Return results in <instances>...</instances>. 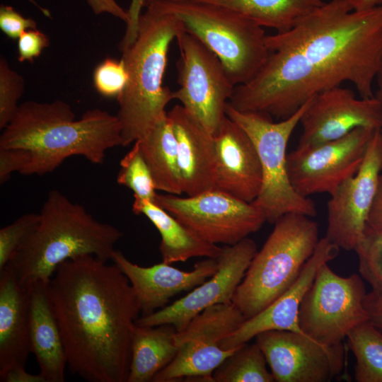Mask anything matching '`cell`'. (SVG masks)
<instances>
[{
  "label": "cell",
  "mask_w": 382,
  "mask_h": 382,
  "mask_svg": "<svg viewBox=\"0 0 382 382\" xmlns=\"http://www.w3.org/2000/svg\"><path fill=\"white\" fill-rule=\"evenodd\" d=\"M270 54L228 102L241 112L278 120L294 115L318 93L351 82L360 98L374 97L382 64V5L354 11L352 0H330L292 28L266 35Z\"/></svg>",
  "instance_id": "cell-1"
},
{
  "label": "cell",
  "mask_w": 382,
  "mask_h": 382,
  "mask_svg": "<svg viewBox=\"0 0 382 382\" xmlns=\"http://www.w3.org/2000/svg\"><path fill=\"white\" fill-rule=\"evenodd\" d=\"M107 262L91 255L68 260L48 291L71 373L89 382H127L141 308L127 277Z\"/></svg>",
  "instance_id": "cell-2"
},
{
  "label": "cell",
  "mask_w": 382,
  "mask_h": 382,
  "mask_svg": "<svg viewBox=\"0 0 382 382\" xmlns=\"http://www.w3.org/2000/svg\"><path fill=\"white\" fill-rule=\"evenodd\" d=\"M118 146L122 137L117 115L92 109L76 120L71 106L61 100L23 103L0 136V148L27 154L21 173L25 175L52 173L73 156L102 164L107 151Z\"/></svg>",
  "instance_id": "cell-3"
},
{
  "label": "cell",
  "mask_w": 382,
  "mask_h": 382,
  "mask_svg": "<svg viewBox=\"0 0 382 382\" xmlns=\"http://www.w3.org/2000/svg\"><path fill=\"white\" fill-rule=\"evenodd\" d=\"M39 214L37 227L5 267L25 288L48 284L60 264L76 257L111 260L122 237L117 228L97 220L57 190L49 192Z\"/></svg>",
  "instance_id": "cell-4"
},
{
  "label": "cell",
  "mask_w": 382,
  "mask_h": 382,
  "mask_svg": "<svg viewBox=\"0 0 382 382\" xmlns=\"http://www.w3.org/2000/svg\"><path fill=\"white\" fill-rule=\"evenodd\" d=\"M184 31L180 19L154 0L141 13L133 44L122 52L128 83L117 98L122 146L144 137L167 115L173 91L163 85L172 41Z\"/></svg>",
  "instance_id": "cell-5"
},
{
  "label": "cell",
  "mask_w": 382,
  "mask_h": 382,
  "mask_svg": "<svg viewBox=\"0 0 382 382\" xmlns=\"http://www.w3.org/2000/svg\"><path fill=\"white\" fill-rule=\"evenodd\" d=\"M311 218L288 213L274 222L232 299L246 319L260 313L289 288L313 254L320 239L318 224Z\"/></svg>",
  "instance_id": "cell-6"
},
{
  "label": "cell",
  "mask_w": 382,
  "mask_h": 382,
  "mask_svg": "<svg viewBox=\"0 0 382 382\" xmlns=\"http://www.w3.org/2000/svg\"><path fill=\"white\" fill-rule=\"evenodd\" d=\"M181 21L184 31L214 53L237 86L250 81L270 51L262 26L237 12L207 0H159Z\"/></svg>",
  "instance_id": "cell-7"
},
{
  "label": "cell",
  "mask_w": 382,
  "mask_h": 382,
  "mask_svg": "<svg viewBox=\"0 0 382 382\" xmlns=\"http://www.w3.org/2000/svg\"><path fill=\"white\" fill-rule=\"evenodd\" d=\"M315 97V96H314ZM313 98L289 117L274 122L270 116L258 112H241L228 103L226 116L250 137L257 150L262 169V185L252 202L271 224L288 213L314 217V202L300 195L293 187L287 171L286 146Z\"/></svg>",
  "instance_id": "cell-8"
},
{
  "label": "cell",
  "mask_w": 382,
  "mask_h": 382,
  "mask_svg": "<svg viewBox=\"0 0 382 382\" xmlns=\"http://www.w3.org/2000/svg\"><path fill=\"white\" fill-rule=\"evenodd\" d=\"M366 294L360 275L342 277L324 263L300 306L301 331L325 345L342 343L353 328L369 320Z\"/></svg>",
  "instance_id": "cell-9"
},
{
  "label": "cell",
  "mask_w": 382,
  "mask_h": 382,
  "mask_svg": "<svg viewBox=\"0 0 382 382\" xmlns=\"http://www.w3.org/2000/svg\"><path fill=\"white\" fill-rule=\"evenodd\" d=\"M175 40L180 53L176 64L179 88L173 91V100L215 135L227 117L236 86L218 57L198 39L183 31Z\"/></svg>",
  "instance_id": "cell-10"
},
{
  "label": "cell",
  "mask_w": 382,
  "mask_h": 382,
  "mask_svg": "<svg viewBox=\"0 0 382 382\" xmlns=\"http://www.w3.org/2000/svg\"><path fill=\"white\" fill-rule=\"evenodd\" d=\"M245 320L232 302L207 308L184 330L176 332L178 352L153 381L194 378L213 382L214 371L236 349H224L220 347L221 341L238 330Z\"/></svg>",
  "instance_id": "cell-11"
},
{
  "label": "cell",
  "mask_w": 382,
  "mask_h": 382,
  "mask_svg": "<svg viewBox=\"0 0 382 382\" xmlns=\"http://www.w3.org/2000/svg\"><path fill=\"white\" fill-rule=\"evenodd\" d=\"M155 202L200 238L216 245H234L267 221L253 203L215 189L185 197L157 194Z\"/></svg>",
  "instance_id": "cell-12"
},
{
  "label": "cell",
  "mask_w": 382,
  "mask_h": 382,
  "mask_svg": "<svg viewBox=\"0 0 382 382\" xmlns=\"http://www.w3.org/2000/svg\"><path fill=\"white\" fill-rule=\"evenodd\" d=\"M376 129L358 127L345 137L313 146L296 147L287 154L290 182L304 197L334 193L360 168Z\"/></svg>",
  "instance_id": "cell-13"
},
{
  "label": "cell",
  "mask_w": 382,
  "mask_h": 382,
  "mask_svg": "<svg viewBox=\"0 0 382 382\" xmlns=\"http://www.w3.org/2000/svg\"><path fill=\"white\" fill-rule=\"evenodd\" d=\"M277 382H329L344 366L343 344L325 345L301 332L270 330L255 337Z\"/></svg>",
  "instance_id": "cell-14"
},
{
  "label": "cell",
  "mask_w": 382,
  "mask_h": 382,
  "mask_svg": "<svg viewBox=\"0 0 382 382\" xmlns=\"http://www.w3.org/2000/svg\"><path fill=\"white\" fill-rule=\"evenodd\" d=\"M382 171V129H376L357 173L342 183L327 204L325 237L340 249L354 250L361 241Z\"/></svg>",
  "instance_id": "cell-15"
},
{
  "label": "cell",
  "mask_w": 382,
  "mask_h": 382,
  "mask_svg": "<svg viewBox=\"0 0 382 382\" xmlns=\"http://www.w3.org/2000/svg\"><path fill=\"white\" fill-rule=\"evenodd\" d=\"M257 252L255 242L248 238L234 245H225L216 257L217 271L179 300L154 313L138 318L139 326L170 324L177 332L207 308L231 303L235 291Z\"/></svg>",
  "instance_id": "cell-16"
},
{
  "label": "cell",
  "mask_w": 382,
  "mask_h": 382,
  "mask_svg": "<svg viewBox=\"0 0 382 382\" xmlns=\"http://www.w3.org/2000/svg\"><path fill=\"white\" fill-rule=\"evenodd\" d=\"M300 123L297 146H313L342 138L358 127L381 129L382 114L375 97L357 99L352 90L339 86L313 97Z\"/></svg>",
  "instance_id": "cell-17"
},
{
  "label": "cell",
  "mask_w": 382,
  "mask_h": 382,
  "mask_svg": "<svg viewBox=\"0 0 382 382\" xmlns=\"http://www.w3.org/2000/svg\"><path fill=\"white\" fill-rule=\"evenodd\" d=\"M340 250L325 237L320 238L313 254L291 286L263 311L246 319L238 330L223 339L220 347L224 349L237 348L266 330L301 332L298 323L301 302L320 267L336 258Z\"/></svg>",
  "instance_id": "cell-18"
},
{
  "label": "cell",
  "mask_w": 382,
  "mask_h": 382,
  "mask_svg": "<svg viewBox=\"0 0 382 382\" xmlns=\"http://www.w3.org/2000/svg\"><path fill=\"white\" fill-rule=\"evenodd\" d=\"M111 260L129 281L137 296L141 316L164 308L171 298L200 285L218 269L216 258L199 261L193 270L188 272L163 262L150 267L139 266L116 250Z\"/></svg>",
  "instance_id": "cell-19"
},
{
  "label": "cell",
  "mask_w": 382,
  "mask_h": 382,
  "mask_svg": "<svg viewBox=\"0 0 382 382\" xmlns=\"http://www.w3.org/2000/svg\"><path fill=\"white\" fill-rule=\"evenodd\" d=\"M214 137V189L252 203L262 185V169L257 150L247 133L226 117Z\"/></svg>",
  "instance_id": "cell-20"
},
{
  "label": "cell",
  "mask_w": 382,
  "mask_h": 382,
  "mask_svg": "<svg viewBox=\"0 0 382 382\" xmlns=\"http://www.w3.org/2000/svg\"><path fill=\"white\" fill-rule=\"evenodd\" d=\"M176 138L183 192L194 196L214 189V137L181 105L167 112Z\"/></svg>",
  "instance_id": "cell-21"
},
{
  "label": "cell",
  "mask_w": 382,
  "mask_h": 382,
  "mask_svg": "<svg viewBox=\"0 0 382 382\" xmlns=\"http://www.w3.org/2000/svg\"><path fill=\"white\" fill-rule=\"evenodd\" d=\"M30 352L28 289L4 267L0 271V378L25 367Z\"/></svg>",
  "instance_id": "cell-22"
},
{
  "label": "cell",
  "mask_w": 382,
  "mask_h": 382,
  "mask_svg": "<svg viewBox=\"0 0 382 382\" xmlns=\"http://www.w3.org/2000/svg\"><path fill=\"white\" fill-rule=\"evenodd\" d=\"M48 284L38 282L27 288L30 352L46 382H64L67 359Z\"/></svg>",
  "instance_id": "cell-23"
},
{
  "label": "cell",
  "mask_w": 382,
  "mask_h": 382,
  "mask_svg": "<svg viewBox=\"0 0 382 382\" xmlns=\"http://www.w3.org/2000/svg\"><path fill=\"white\" fill-rule=\"evenodd\" d=\"M132 212L144 215L159 232V250L165 263L197 257L216 258L221 252L222 248L200 238L155 202L134 197Z\"/></svg>",
  "instance_id": "cell-24"
},
{
  "label": "cell",
  "mask_w": 382,
  "mask_h": 382,
  "mask_svg": "<svg viewBox=\"0 0 382 382\" xmlns=\"http://www.w3.org/2000/svg\"><path fill=\"white\" fill-rule=\"evenodd\" d=\"M176 329L170 324L139 326L132 334V355L127 382L153 381L175 357Z\"/></svg>",
  "instance_id": "cell-25"
},
{
  "label": "cell",
  "mask_w": 382,
  "mask_h": 382,
  "mask_svg": "<svg viewBox=\"0 0 382 382\" xmlns=\"http://www.w3.org/2000/svg\"><path fill=\"white\" fill-rule=\"evenodd\" d=\"M138 141L156 190L180 195L176 138L168 115Z\"/></svg>",
  "instance_id": "cell-26"
},
{
  "label": "cell",
  "mask_w": 382,
  "mask_h": 382,
  "mask_svg": "<svg viewBox=\"0 0 382 382\" xmlns=\"http://www.w3.org/2000/svg\"><path fill=\"white\" fill-rule=\"evenodd\" d=\"M226 6L277 33L292 28L323 4L322 0H207Z\"/></svg>",
  "instance_id": "cell-27"
},
{
  "label": "cell",
  "mask_w": 382,
  "mask_h": 382,
  "mask_svg": "<svg viewBox=\"0 0 382 382\" xmlns=\"http://www.w3.org/2000/svg\"><path fill=\"white\" fill-rule=\"evenodd\" d=\"M346 339L356 359L355 380L382 382V332L368 320L353 328Z\"/></svg>",
  "instance_id": "cell-28"
},
{
  "label": "cell",
  "mask_w": 382,
  "mask_h": 382,
  "mask_svg": "<svg viewBox=\"0 0 382 382\" xmlns=\"http://www.w3.org/2000/svg\"><path fill=\"white\" fill-rule=\"evenodd\" d=\"M265 357L255 342L237 347L214 371L213 382H273Z\"/></svg>",
  "instance_id": "cell-29"
},
{
  "label": "cell",
  "mask_w": 382,
  "mask_h": 382,
  "mask_svg": "<svg viewBox=\"0 0 382 382\" xmlns=\"http://www.w3.org/2000/svg\"><path fill=\"white\" fill-rule=\"evenodd\" d=\"M120 165L117 183L130 189L135 198L155 202L158 193L138 141L134 143Z\"/></svg>",
  "instance_id": "cell-30"
},
{
  "label": "cell",
  "mask_w": 382,
  "mask_h": 382,
  "mask_svg": "<svg viewBox=\"0 0 382 382\" xmlns=\"http://www.w3.org/2000/svg\"><path fill=\"white\" fill-rule=\"evenodd\" d=\"M354 250L360 276L370 284L371 291L382 294V231L366 224Z\"/></svg>",
  "instance_id": "cell-31"
},
{
  "label": "cell",
  "mask_w": 382,
  "mask_h": 382,
  "mask_svg": "<svg viewBox=\"0 0 382 382\" xmlns=\"http://www.w3.org/2000/svg\"><path fill=\"white\" fill-rule=\"evenodd\" d=\"M25 88L23 77L14 71L6 58L0 57V129L11 121L19 106Z\"/></svg>",
  "instance_id": "cell-32"
},
{
  "label": "cell",
  "mask_w": 382,
  "mask_h": 382,
  "mask_svg": "<svg viewBox=\"0 0 382 382\" xmlns=\"http://www.w3.org/2000/svg\"><path fill=\"white\" fill-rule=\"evenodd\" d=\"M39 222V213H27L0 229V271L35 231Z\"/></svg>",
  "instance_id": "cell-33"
},
{
  "label": "cell",
  "mask_w": 382,
  "mask_h": 382,
  "mask_svg": "<svg viewBox=\"0 0 382 382\" xmlns=\"http://www.w3.org/2000/svg\"><path fill=\"white\" fill-rule=\"evenodd\" d=\"M128 72L122 58H106L95 68L93 83L97 92L106 98H117L128 83Z\"/></svg>",
  "instance_id": "cell-34"
},
{
  "label": "cell",
  "mask_w": 382,
  "mask_h": 382,
  "mask_svg": "<svg viewBox=\"0 0 382 382\" xmlns=\"http://www.w3.org/2000/svg\"><path fill=\"white\" fill-rule=\"evenodd\" d=\"M49 44V37L37 28L24 31L18 39V60L21 62H33Z\"/></svg>",
  "instance_id": "cell-35"
},
{
  "label": "cell",
  "mask_w": 382,
  "mask_h": 382,
  "mask_svg": "<svg viewBox=\"0 0 382 382\" xmlns=\"http://www.w3.org/2000/svg\"><path fill=\"white\" fill-rule=\"evenodd\" d=\"M37 28L35 21L23 17L10 6H0V29L9 38L18 39L25 30Z\"/></svg>",
  "instance_id": "cell-36"
},
{
  "label": "cell",
  "mask_w": 382,
  "mask_h": 382,
  "mask_svg": "<svg viewBox=\"0 0 382 382\" xmlns=\"http://www.w3.org/2000/svg\"><path fill=\"white\" fill-rule=\"evenodd\" d=\"M28 155L21 149L0 148V183L9 180L13 172L21 173L28 163Z\"/></svg>",
  "instance_id": "cell-37"
},
{
  "label": "cell",
  "mask_w": 382,
  "mask_h": 382,
  "mask_svg": "<svg viewBox=\"0 0 382 382\" xmlns=\"http://www.w3.org/2000/svg\"><path fill=\"white\" fill-rule=\"evenodd\" d=\"M154 0H131L128 8V20L124 36L120 43V50L122 52L131 46L137 38L139 18L142 9L146 8Z\"/></svg>",
  "instance_id": "cell-38"
},
{
  "label": "cell",
  "mask_w": 382,
  "mask_h": 382,
  "mask_svg": "<svg viewBox=\"0 0 382 382\" xmlns=\"http://www.w3.org/2000/svg\"><path fill=\"white\" fill-rule=\"evenodd\" d=\"M93 12L96 14L108 13L125 23L128 20L127 11L121 7L115 0H86Z\"/></svg>",
  "instance_id": "cell-39"
},
{
  "label": "cell",
  "mask_w": 382,
  "mask_h": 382,
  "mask_svg": "<svg viewBox=\"0 0 382 382\" xmlns=\"http://www.w3.org/2000/svg\"><path fill=\"white\" fill-rule=\"evenodd\" d=\"M364 304L369 322L382 332V294L371 291L366 294Z\"/></svg>",
  "instance_id": "cell-40"
},
{
  "label": "cell",
  "mask_w": 382,
  "mask_h": 382,
  "mask_svg": "<svg viewBox=\"0 0 382 382\" xmlns=\"http://www.w3.org/2000/svg\"><path fill=\"white\" fill-rule=\"evenodd\" d=\"M366 224L376 230L382 231V172L378 178L376 192Z\"/></svg>",
  "instance_id": "cell-41"
},
{
  "label": "cell",
  "mask_w": 382,
  "mask_h": 382,
  "mask_svg": "<svg viewBox=\"0 0 382 382\" xmlns=\"http://www.w3.org/2000/svg\"><path fill=\"white\" fill-rule=\"evenodd\" d=\"M1 382H46L40 374H32L25 370V367L13 368L8 371L3 377Z\"/></svg>",
  "instance_id": "cell-42"
},
{
  "label": "cell",
  "mask_w": 382,
  "mask_h": 382,
  "mask_svg": "<svg viewBox=\"0 0 382 382\" xmlns=\"http://www.w3.org/2000/svg\"><path fill=\"white\" fill-rule=\"evenodd\" d=\"M354 11H364L382 5V0H352Z\"/></svg>",
  "instance_id": "cell-43"
},
{
  "label": "cell",
  "mask_w": 382,
  "mask_h": 382,
  "mask_svg": "<svg viewBox=\"0 0 382 382\" xmlns=\"http://www.w3.org/2000/svg\"><path fill=\"white\" fill-rule=\"evenodd\" d=\"M375 81L376 83L377 88L375 92L374 97L380 103L382 114V64L376 74Z\"/></svg>",
  "instance_id": "cell-44"
},
{
  "label": "cell",
  "mask_w": 382,
  "mask_h": 382,
  "mask_svg": "<svg viewBox=\"0 0 382 382\" xmlns=\"http://www.w3.org/2000/svg\"><path fill=\"white\" fill-rule=\"evenodd\" d=\"M30 3L32 4H35V0H28Z\"/></svg>",
  "instance_id": "cell-45"
},
{
  "label": "cell",
  "mask_w": 382,
  "mask_h": 382,
  "mask_svg": "<svg viewBox=\"0 0 382 382\" xmlns=\"http://www.w3.org/2000/svg\"><path fill=\"white\" fill-rule=\"evenodd\" d=\"M323 1V0H322Z\"/></svg>",
  "instance_id": "cell-46"
}]
</instances>
